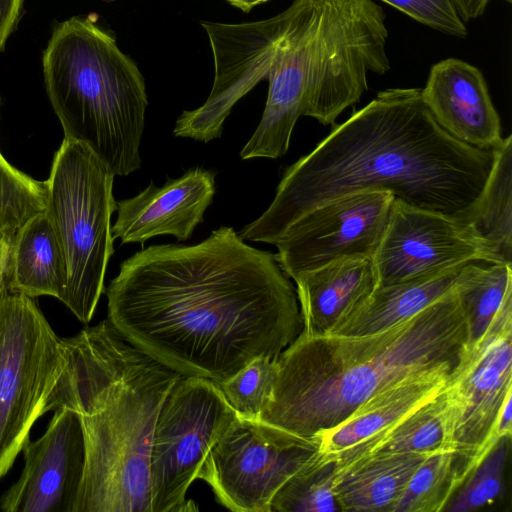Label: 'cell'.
Wrapping results in <instances>:
<instances>
[{
    "label": "cell",
    "instance_id": "2e32d148",
    "mask_svg": "<svg viewBox=\"0 0 512 512\" xmlns=\"http://www.w3.org/2000/svg\"><path fill=\"white\" fill-rule=\"evenodd\" d=\"M215 175L195 167L161 187L151 182L138 195L117 201V219L111 226L113 238L122 244H143L159 235L188 240L213 200Z\"/></svg>",
    "mask_w": 512,
    "mask_h": 512
},
{
    "label": "cell",
    "instance_id": "7402d4cb",
    "mask_svg": "<svg viewBox=\"0 0 512 512\" xmlns=\"http://www.w3.org/2000/svg\"><path fill=\"white\" fill-rule=\"evenodd\" d=\"M445 388L386 431L332 456H321L334 460L337 471L379 453L453 451L452 415Z\"/></svg>",
    "mask_w": 512,
    "mask_h": 512
},
{
    "label": "cell",
    "instance_id": "83f0119b",
    "mask_svg": "<svg viewBox=\"0 0 512 512\" xmlns=\"http://www.w3.org/2000/svg\"><path fill=\"white\" fill-rule=\"evenodd\" d=\"M46 181L10 164L0 150V237L13 238L30 219L47 209Z\"/></svg>",
    "mask_w": 512,
    "mask_h": 512
},
{
    "label": "cell",
    "instance_id": "f1b7e54d",
    "mask_svg": "<svg viewBox=\"0 0 512 512\" xmlns=\"http://www.w3.org/2000/svg\"><path fill=\"white\" fill-rule=\"evenodd\" d=\"M277 360V359H276ZM276 360L258 357L219 384L238 417L259 420L269 403L277 376Z\"/></svg>",
    "mask_w": 512,
    "mask_h": 512
},
{
    "label": "cell",
    "instance_id": "4fadbf2b",
    "mask_svg": "<svg viewBox=\"0 0 512 512\" xmlns=\"http://www.w3.org/2000/svg\"><path fill=\"white\" fill-rule=\"evenodd\" d=\"M394 196L386 191L347 194L292 223L274 244L276 261L292 279L333 261L374 256L388 224Z\"/></svg>",
    "mask_w": 512,
    "mask_h": 512
},
{
    "label": "cell",
    "instance_id": "5bb4252c",
    "mask_svg": "<svg viewBox=\"0 0 512 512\" xmlns=\"http://www.w3.org/2000/svg\"><path fill=\"white\" fill-rule=\"evenodd\" d=\"M214 59V82L200 107L176 120L177 137L209 142L219 138L233 106L266 80L280 27V14L244 23L201 22Z\"/></svg>",
    "mask_w": 512,
    "mask_h": 512
},
{
    "label": "cell",
    "instance_id": "9a60e30c",
    "mask_svg": "<svg viewBox=\"0 0 512 512\" xmlns=\"http://www.w3.org/2000/svg\"><path fill=\"white\" fill-rule=\"evenodd\" d=\"M22 450V474L3 494L0 510L75 512L86 463L80 415L71 409L54 411L46 432Z\"/></svg>",
    "mask_w": 512,
    "mask_h": 512
},
{
    "label": "cell",
    "instance_id": "3957f363",
    "mask_svg": "<svg viewBox=\"0 0 512 512\" xmlns=\"http://www.w3.org/2000/svg\"><path fill=\"white\" fill-rule=\"evenodd\" d=\"M63 366L44 412L78 413L86 463L75 512H151L150 450L161 406L182 377L109 322L62 338Z\"/></svg>",
    "mask_w": 512,
    "mask_h": 512
},
{
    "label": "cell",
    "instance_id": "d6986e66",
    "mask_svg": "<svg viewBox=\"0 0 512 512\" xmlns=\"http://www.w3.org/2000/svg\"><path fill=\"white\" fill-rule=\"evenodd\" d=\"M453 373L430 372L407 378L377 392L339 424L312 436L319 453L332 456L386 431L438 395Z\"/></svg>",
    "mask_w": 512,
    "mask_h": 512
},
{
    "label": "cell",
    "instance_id": "d4e9b609",
    "mask_svg": "<svg viewBox=\"0 0 512 512\" xmlns=\"http://www.w3.org/2000/svg\"><path fill=\"white\" fill-rule=\"evenodd\" d=\"M471 225L503 261L512 263V135L497 150Z\"/></svg>",
    "mask_w": 512,
    "mask_h": 512
},
{
    "label": "cell",
    "instance_id": "30bf717a",
    "mask_svg": "<svg viewBox=\"0 0 512 512\" xmlns=\"http://www.w3.org/2000/svg\"><path fill=\"white\" fill-rule=\"evenodd\" d=\"M313 437L261 420L231 423L206 457L197 478L234 512H270L273 497L298 471L319 457Z\"/></svg>",
    "mask_w": 512,
    "mask_h": 512
},
{
    "label": "cell",
    "instance_id": "7a4b0ae2",
    "mask_svg": "<svg viewBox=\"0 0 512 512\" xmlns=\"http://www.w3.org/2000/svg\"><path fill=\"white\" fill-rule=\"evenodd\" d=\"M496 153L448 134L422 88H389L289 166L268 209L238 235L275 244L314 208L365 191L471 224Z\"/></svg>",
    "mask_w": 512,
    "mask_h": 512
},
{
    "label": "cell",
    "instance_id": "484cf974",
    "mask_svg": "<svg viewBox=\"0 0 512 512\" xmlns=\"http://www.w3.org/2000/svg\"><path fill=\"white\" fill-rule=\"evenodd\" d=\"M454 451L429 454L410 478L394 512H440L460 488Z\"/></svg>",
    "mask_w": 512,
    "mask_h": 512
},
{
    "label": "cell",
    "instance_id": "6da1fadb",
    "mask_svg": "<svg viewBox=\"0 0 512 512\" xmlns=\"http://www.w3.org/2000/svg\"><path fill=\"white\" fill-rule=\"evenodd\" d=\"M108 320L182 376L218 385L258 357L276 360L301 334L294 286L275 255L232 227L194 245H153L120 264Z\"/></svg>",
    "mask_w": 512,
    "mask_h": 512
},
{
    "label": "cell",
    "instance_id": "44dd1931",
    "mask_svg": "<svg viewBox=\"0 0 512 512\" xmlns=\"http://www.w3.org/2000/svg\"><path fill=\"white\" fill-rule=\"evenodd\" d=\"M68 282L66 258L47 212L38 214L12 238L9 289L30 298L62 300Z\"/></svg>",
    "mask_w": 512,
    "mask_h": 512
},
{
    "label": "cell",
    "instance_id": "f546056e",
    "mask_svg": "<svg viewBox=\"0 0 512 512\" xmlns=\"http://www.w3.org/2000/svg\"><path fill=\"white\" fill-rule=\"evenodd\" d=\"M511 437L498 439L456 491L443 511L469 512L493 503L502 493Z\"/></svg>",
    "mask_w": 512,
    "mask_h": 512
},
{
    "label": "cell",
    "instance_id": "52a82bcc",
    "mask_svg": "<svg viewBox=\"0 0 512 512\" xmlns=\"http://www.w3.org/2000/svg\"><path fill=\"white\" fill-rule=\"evenodd\" d=\"M114 176L88 147L64 138L46 180V212L61 243L68 271L61 302L83 323L93 317L114 253Z\"/></svg>",
    "mask_w": 512,
    "mask_h": 512
},
{
    "label": "cell",
    "instance_id": "1f68e13d",
    "mask_svg": "<svg viewBox=\"0 0 512 512\" xmlns=\"http://www.w3.org/2000/svg\"><path fill=\"white\" fill-rule=\"evenodd\" d=\"M22 3L23 0H0V52L18 20Z\"/></svg>",
    "mask_w": 512,
    "mask_h": 512
},
{
    "label": "cell",
    "instance_id": "ffe728a7",
    "mask_svg": "<svg viewBox=\"0 0 512 512\" xmlns=\"http://www.w3.org/2000/svg\"><path fill=\"white\" fill-rule=\"evenodd\" d=\"M429 454L379 453L336 471L341 511L394 512L413 473Z\"/></svg>",
    "mask_w": 512,
    "mask_h": 512
},
{
    "label": "cell",
    "instance_id": "7c38bea8",
    "mask_svg": "<svg viewBox=\"0 0 512 512\" xmlns=\"http://www.w3.org/2000/svg\"><path fill=\"white\" fill-rule=\"evenodd\" d=\"M373 261L378 287L429 278L471 261L505 262L470 223L397 199Z\"/></svg>",
    "mask_w": 512,
    "mask_h": 512
},
{
    "label": "cell",
    "instance_id": "e0dca14e",
    "mask_svg": "<svg viewBox=\"0 0 512 512\" xmlns=\"http://www.w3.org/2000/svg\"><path fill=\"white\" fill-rule=\"evenodd\" d=\"M422 97L439 125L455 139L480 149L503 146L500 118L477 67L457 58L441 60L431 67Z\"/></svg>",
    "mask_w": 512,
    "mask_h": 512
},
{
    "label": "cell",
    "instance_id": "9c48e42d",
    "mask_svg": "<svg viewBox=\"0 0 512 512\" xmlns=\"http://www.w3.org/2000/svg\"><path fill=\"white\" fill-rule=\"evenodd\" d=\"M237 414L219 385L182 376L159 411L150 450L151 512H190L198 507L186 493Z\"/></svg>",
    "mask_w": 512,
    "mask_h": 512
},
{
    "label": "cell",
    "instance_id": "ac0fdd59",
    "mask_svg": "<svg viewBox=\"0 0 512 512\" xmlns=\"http://www.w3.org/2000/svg\"><path fill=\"white\" fill-rule=\"evenodd\" d=\"M303 336L329 334L378 287L372 257L333 261L298 275Z\"/></svg>",
    "mask_w": 512,
    "mask_h": 512
},
{
    "label": "cell",
    "instance_id": "8fae6325",
    "mask_svg": "<svg viewBox=\"0 0 512 512\" xmlns=\"http://www.w3.org/2000/svg\"><path fill=\"white\" fill-rule=\"evenodd\" d=\"M512 294L481 342L469 349L446 385L452 414V449L461 485L498 440L499 411L512 393Z\"/></svg>",
    "mask_w": 512,
    "mask_h": 512
},
{
    "label": "cell",
    "instance_id": "e575fe53",
    "mask_svg": "<svg viewBox=\"0 0 512 512\" xmlns=\"http://www.w3.org/2000/svg\"><path fill=\"white\" fill-rule=\"evenodd\" d=\"M511 394H508L497 417L495 435L497 439L502 437H511L512 434V408Z\"/></svg>",
    "mask_w": 512,
    "mask_h": 512
},
{
    "label": "cell",
    "instance_id": "277c9868",
    "mask_svg": "<svg viewBox=\"0 0 512 512\" xmlns=\"http://www.w3.org/2000/svg\"><path fill=\"white\" fill-rule=\"evenodd\" d=\"M467 351V321L454 287L411 318L375 333L299 335L276 360L272 396L259 420L312 437L398 382L455 372Z\"/></svg>",
    "mask_w": 512,
    "mask_h": 512
},
{
    "label": "cell",
    "instance_id": "d590c367",
    "mask_svg": "<svg viewBox=\"0 0 512 512\" xmlns=\"http://www.w3.org/2000/svg\"><path fill=\"white\" fill-rule=\"evenodd\" d=\"M231 5L241 9L244 12H249L255 6L262 4L268 0H226Z\"/></svg>",
    "mask_w": 512,
    "mask_h": 512
},
{
    "label": "cell",
    "instance_id": "cb8c5ba5",
    "mask_svg": "<svg viewBox=\"0 0 512 512\" xmlns=\"http://www.w3.org/2000/svg\"><path fill=\"white\" fill-rule=\"evenodd\" d=\"M454 290L466 317L469 350L481 342L504 301L512 294V263L468 262Z\"/></svg>",
    "mask_w": 512,
    "mask_h": 512
},
{
    "label": "cell",
    "instance_id": "603a6c76",
    "mask_svg": "<svg viewBox=\"0 0 512 512\" xmlns=\"http://www.w3.org/2000/svg\"><path fill=\"white\" fill-rule=\"evenodd\" d=\"M464 265L429 278L377 287L329 334H371L411 318L451 291Z\"/></svg>",
    "mask_w": 512,
    "mask_h": 512
},
{
    "label": "cell",
    "instance_id": "ba28073f",
    "mask_svg": "<svg viewBox=\"0 0 512 512\" xmlns=\"http://www.w3.org/2000/svg\"><path fill=\"white\" fill-rule=\"evenodd\" d=\"M62 338L33 300L0 302V479L30 440V430L63 366Z\"/></svg>",
    "mask_w": 512,
    "mask_h": 512
},
{
    "label": "cell",
    "instance_id": "4dcf8cb0",
    "mask_svg": "<svg viewBox=\"0 0 512 512\" xmlns=\"http://www.w3.org/2000/svg\"><path fill=\"white\" fill-rule=\"evenodd\" d=\"M415 21L444 34L465 38L468 30L452 0H381Z\"/></svg>",
    "mask_w": 512,
    "mask_h": 512
},
{
    "label": "cell",
    "instance_id": "4316f807",
    "mask_svg": "<svg viewBox=\"0 0 512 512\" xmlns=\"http://www.w3.org/2000/svg\"><path fill=\"white\" fill-rule=\"evenodd\" d=\"M337 465L321 454L294 474L275 494L270 512L341 511L335 494Z\"/></svg>",
    "mask_w": 512,
    "mask_h": 512
},
{
    "label": "cell",
    "instance_id": "8992f818",
    "mask_svg": "<svg viewBox=\"0 0 512 512\" xmlns=\"http://www.w3.org/2000/svg\"><path fill=\"white\" fill-rule=\"evenodd\" d=\"M44 82L64 138L88 147L114 175L141 166L144 78L90 17L59 23L43 54Z\"/></svg>",
    "mask_w": 512,
    "mask_h": 512
},
{
    "label": "cell",
    "instance_id": "836d02e7",
    "mask_svg": "<svg viewBox=\"0 0 512 512\" xmlns=\"http://www.w3.org/2000/svg\"><path fill=\"white\" fill-rule=\"evenodd\" d=\"M464 22L482 16L491 0H452ZM511 3L512 0H503Z\"/></svg>",
    "mask_w": 512,
    "mask_h": 512
},
{
    "label": "cell",
    "instance_id": "5b68a950",
    "mask_svg": "<svg viewBox=\"0 0 512 512\" xmlns=\"http://www.w3.org/2000/svg\"><path fill=\"white\" fill-rule=\"evenodd\" d=\"M279 14L265 109L244 160L283 156L300 116L333 124L368 89L369 72L391 68L386 15L374 0H293Z\"/></svg>",
    "mask_w": 512,
    "mask_h": 512
},
{
    "label": "cell",
    "instance_id": "d6a6232c",
    "mask_svg": "<svg viewBox=\"0 0 512 512\" xmlns=\"http://www.w3.org/2000/svg\"><path fill=\"white\" fill-rule=\"evenodd\" d=\"M12 238L0 237V302L10 293L9 263Z\"/></svg>",
    "mask_w": 512,
    "mask_h": 512
}]
</instances>
